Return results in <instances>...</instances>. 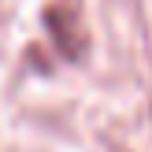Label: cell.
<instances>
[{
	"label": "cell",
	"instance_id": "1",
	"mask_svg": "<svg viewBox=\"0 0 152 152\" xmlns=\"http://www.w3.org/2000/svg\"><path fill=\"white\" fill-rule=\"evenodd\" d=\"M45 22H48V30H52V37H56V45L63 48V56H78V30H74V22H71V15L63 11V7H52L48 15H45Z\"/></svg>",
	"mask_w": 152,
	"mask_h": 152
}]
</instances>
